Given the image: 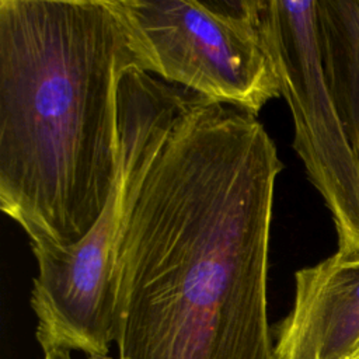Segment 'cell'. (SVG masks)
<instances>
[{
  "mask_svg": "<svg viewBox=\"0 0 359 359\" xmlns=\"http://www.w3.org/2000/svg\"><path fill=\"white\" fill-rule=\"evenodd\" d=\"M132 65L111 0H0V208L32 251L77 244L107 205Z\"/></svg>",
  "mask_w": 359,
  "mask_h": 359,
  "instance_id": "obj_1",
  "label": "cell"
},
{
  "mask_svg": "<svg viewBox=\"0 0 359 359\" xmlns=\"http://www.w3.org/2000/svg\"><path fill=\"white\" fill-rule=\"evenodd\" d=\"M191 95L192 91L165 83L137 65L121 74L119 164L107 205L77 244L32 251L38 273L29 304L42 352L79 351L86 359H112L119 237L144 172Z\"/></svg>",
  "mask_w": 359,
  "mask_h": 359,
  "instance_id": "obj_2",
  "label": "cell"
},
{
  "mask_svg": "<svg viewBox=\"0 0 359 359\" xmlns=\"http://www.w3.org/2000/svg\"><path fill=\"white\" fill-rule=\"evenodd\" d=\"M137 66L208 100L257 115L280 97L250 0H111Z\"/></svg>",
  "mask_w": 359,
  "mask_h": 359,
  "instance_id": "obj_3",
  "label": "cell"
},
{
  "mask_svg": "<svg viewBox=\"0 0 359 359\" xmlns=\"http://www.w3.org/2000/svg\"><path fill=\"white\" fill-rule=\"evenodd\" d=\"M250 10L292 112L293 147L332 215L338 251L359 252V154L325 80L316 0H250Z\"/></svg>",
  "mask_w": 359,
  "mask_h": 359,
  "instance_id": "obj_4",
  "label": "cell"
},
{
  "mask_svg": "<svg viewBox=\"0 0 359 359\" xmlns=\"http://www.w3.org/2000/svg\"><path fill=\"white\" fill-rule=\"evenodd\" d=\"M359 342V252L294 273V300L275 327V359H349Z\"/></svg>",
  "mask_w": 359,
  "mask_h": 359,
  "instance_id": "obj_5",
  "label": "cell"
},
{
  "mask_svg": "<svg viewBox=\"0 0 359 359\" xmlns=\"http://www.w3.org/2000/svg\"><path fill=\"white\" fill-rule=\"evenodd\" d=\"M316 15L325 80L359 154V0H316Z\"/></svg>",
  "mask_w": 359,
  "mask_h": 359,
  "instance_id": "obj_6",
  "label": "cell"
},
{
  "mask_svg": "<svg viewBox=\"0 0 359 359\" xmlns=\"http://www.w3.org/2000/svg\"><path fill=\"white\" fill-rule=\"evenodd\" d=\"M43 359H73L69 351L62 349H52L43 352Z\"/></svg>",
  "mask_w": 359,
  "mask_h": 359,
  "instance_id": "obj_7",
  "label": "cell"
},
{
  "mask_svg": "<svg viewBox=\"0 0 359 359\" xmlns=\"http://www.w3.org/2000/svg\"><path fill=\"white\" fill-rule=\"evenodd\" d=\"M349 359H359V342L356 344L355 349L352 351V355H351V358H349Z\"/></svg>",
  "mask_w": 359,
  "mask_h": 359,
  "instance_id": "obj_8",
  "label": "cell"
}]
</instances>
